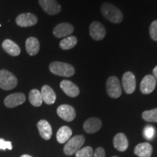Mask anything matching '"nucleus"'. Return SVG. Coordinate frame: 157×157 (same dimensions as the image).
I'll use <instances>...</instances> for the list:
<instances>
[{
	"label": "nucleus",
	"instance_id": "nucleus-25",
	"mask_svg": "<svg viewBox=\"0 0 157 157\" xmlns=\"http://www.w3.org/2000/svg\"><path fill=\"white\" fill-rule=\"evenodd\" d=\"M142 118L148 122H157V108L156 109L143 111Z\"/></svg>",
	"mask_w": 157,
	"mask_h": 157
},
{
	"label": "nucleus",
	"instance_id": "nucleus-1",
	"mask_svg": "<svg viewBox=\"0 0 157 157\" xmlns=\"http://www.w3.org/2000/svg\"><path fill=\"white\" fill-rule=\"evenodd\" d=\"M101 13L105 18L113 23H120L123 20L121 11L112 4L104 3L101 6Z\"/></svg>",
	"mask_w": 157,
	"mask_h": 157
},
{
	"label": "nucleus",
	"instance_id": "nucleus-8",
	"mask_svg": "<svg viewBox=\"0 0 157 157\" xmlns=\"http://www.w3.org/2000/svg\"><path fill=\"white\" fill-rule=\"evenodd\" d=\"M122 86L127 94H132L136 88V79L134 74L131 71H127L122 76Z\"/></svg>",
	"mask_w": 157,
	"mask_h": 157
},
{
	"label": "nucleus",
	"instance_id": "nucleus-6",
	"mask_svg": "<svg viewBox=\"0 0 157 157\" xmlns=\"http://www.w3.org/2000/svg\"><path fill=\"white\" fill-rule=\"evenodd\" d=\"M39 4L48 15H55L61 12V6L56 0H39Z\"/></svg>",
	"mask_w": 157,
	"mask_h": 157
},
{
	"label": "nucleus",
	"instance_id": "nucleus-32",
	"mask_svg": "<svg viewBox=\"0 0 157 157\" xmlns=\"http://www.w3.org/2000/svg\"><path fill=\"white\" fill-rule=\"evenodd\" d=\"M21 157H32L30 155H28V154H24V155H22Z\"/></svg>",
	"mask_w": 157,
	"mask_h": 157
},
{
	"label": "nucleus",
	"instance_id": "nucleus-22",
	"mask_svg": "<svg viewBox=\"0 0 157 157\" xmlns=\"http://www.w3.org/2000/svg\"><path fill=\"white\" fill-rule=\"evenodd\" d=\"M72 135V130L69 127L63 126L58 129L57 132V140L60 143H66Z\"/></svg>",
	"mask_w": 157,
	"mask_h": 157
},
{
	"label": "nucleus",
	"instance_id": "nucleus-11",
	"mask_svg": "<svg viewBox=\"0 0 157 157\" xmlns=\"http://www.w3.org/2000/svg\"><path fill=\"white\" fill-rule=\"evenodd\" d=\"M25 101V96L23 93H17L11 94L5 98L4 103L5 106L10 109L17 107L18 105H22Z\"/></svg>",
	"mask_w": 157,
	"mask_h": 157
},
{
	"label": "nucleus",
	"instance_id": "nucleus-2",
	"mask_svg": "<svg viewBox=\"0 0 157 157\" xmlns=\"http://www.w3.org/2000/svg\"><path fill=\"white\" fill-rule=\"evenodd\" d=\"M49 68L51 73L59 76H63V77H71L75 74V69L74 66L63 62H52L50 64Z\"/></svg>",
	"mask_w": 157,
	"mask_h": 157
},
{
	"label": "nucleus",
	"instance_id": "nucleus-9",
	"mask_svg": "<svg viewBox=\"0 0 157 157\" xmlns=\"http://www.w3.org/2000/svg\"><path fill=\"white\" fill-rule=\"evenodd\" d=\"M90 34L94 40L101 41L105 36L106 31L101 23L94 21L90 25Z\"/></svg>",
	"mask_w": 157,
	"mask_h": 157
},
{
	"label": "nucleus",
	"instance_id": "nucleus-3",
	"mask_svg": "<svg viewBox=\"0 0 157 157\" xmlns=\"http://www.w3.org/2000/svg\"><path fill=\"white\" fill-rule=\"evenodd\" d=\"M17 85V78L6 69L0 70V88L4 90L14 89Z\"/></svg>",
	"mask_w": 157,
	"mask_h": 157
},
{
	"label": "nucleus",
	"instance_id": "nucleus-15",
	"mask_svg": "<svg viewBox=\"0 0 157 157\" xmlns=\"http://www.w3.org/2000/svg\"><path fill=\"white\" fill-rule=\"evenodd\" d=\"M102 127L101 119L98 118L92 117L87 119L83 125V128L86 132L90 134H93L98 132Z\"/></svg>",
	"mask_w": 157,
	"mask_h": 157
},
{
	"label": "nucleus",
	"instance_id": "nucleus-26",
	"mask_svg": "<svg viewBox=\"0 0 157 157\" xmlns=\"http://www.w3.org/2000/svg\"><path fill=\"white\" fill-rule=\"evenodd\" d=\"M93 149L90 146L84 147L80 148L78 151L75 153L76 157H93Z\"/></svg>",
	"mask_w": 157,
	"mask_h": 157
},
{
	"label": "nucleus",
	"instance_id": "nucleus-21",
	"mask_svg": "<svg viewBox=\"0 0 157 157\" xmlns=\"http://www.w3.org/2000/svg\"><path fill=\"white\" fill-rule=\"evenodd\" d=\"M40 44L39 40L35 37H29L25 41V50L31 56H34L39 52Z\"/></svg>",
	"mask_w": 157,
	"mask_h": 157
},
{
	"label": "nucleus",
	"instance_id": "nucleus-23",
	"mask_svg": "<svg viewBox=\"0 0 157 157\" xmlns=\"http://www.w3.org/2000/svg\"><path fill=\"white\" fill-rule=\"evenodd\" d=\"M29 102L32 105L35 107H39L42 105L43 100L42 97V94L39 90L36 89L31 90L29 95Z\"/></svg>",
	"mask_w": 157,
	"mask_h": 157
},
{
	"label": "nucleus",
	"instance_id": "nucleus-30",
	"mask_svg": "<svg viewBox=\"0 0 157 157\" xmlns=\"http://www.w3.org/2000/svg\"><path fill=\"white\" fill-rule=\"evenodd\" d=\"M93 157H105V150L102 147H98L94 152Z\"/></svg>",
	"mask_w": 157,
	"mask_h": 157
},
{
	"label": "nucleus",
	"instance_id": "nucleus-31",
	"mask_svg": "<svg viewBox=\"0 0 157 157\" xmlns=\"http://www.w3.org/2000/svg\"><path fill=\"white\" fill-rule=\"evenodd\" d=\"M153 74H154V76L157 79V66H155V68L153 70Z\"/></svg>",
	"mask_w": 157,
	"mask_h": 157
},
{
	"label": "nucleus",
	"instance_id": "nucleus-24",
	"mask_svg": "<svg viewBox=\"0 0 157 157\" xmlns=\"http://www.w3.org/2000/svg\"><path fill=\"white\" fill-rule=\"evenodd\" d=\"M77 42L78 40L76 36H68L67 37H65V39L60 41L59 46L62 50H68L74 48L77 44Z\"/></svg>",
	"mask_w": 157,
	"mask_h": 157
},
{
	"label": "nucleus",
	"instance_id": "nucleus-4",
	"mask_svg": "<svg viewBox=\"0 0 157 157\" xmlns=\"http://www.w3.org/2000/svg\"><path fill=\"white\" fill-rule=\"evenodd\" d=\"M84 143V137L83 135H76L69 139L66 143L63 148V151L65 154L70 155L74 154L78 151Z\"/></svg>",
	"mask_w": 157,
	"mask_h": 157
},
{
	"label": "nucleus",
	"instance_id": "nucleus-19",
	"mask_svg": "<svg viewBox=\"0 0 157 157\" xmlns=\"http://www.w3.org/2000/svg\"><path fill=\"white\" fill-rule=\"evenodd\" d=\"M41 94L43 101L48 105H52L56 101V94L49 85H44L42 87Z\"/></svg>",
	"mask_w": 157,
	"mask_h": 157
},
{
	"label": "nucleus",
	"instance_id": "nucleus-14",
	"mask_svg": "<svg viewBox=\"0 0 157 157\" xmlns=\"http://www.w3.org/2000/svg\"><path fill=\"white\" fill-rule=\"evenodd\" d=\"M60 87L66 95L71 98H75L79 95V88L72 82L68 80H63L60 82Z\"/></svg>",
	"mask_w": 157,
	"mask_h": 157
},
{
	"label": "nucleus",
	"instance_id": "nucleus-20",
	"mask_svg": "<svg viewBox=\"0 0 157 157\" xmlns=\"http://www.w3.org/2000/svg\"><path fill=\"white\" fill-rule=\"evenodd\" d=\"M3 50L11 56H17L21 54V48L11 39H5L2 43Z\"/></svg>",
	"mask_w": 157,
	"mask_h": 157
},
{
	"label": "nucleus",
	"instance_id": "nucleus-10",
	"mask_svg": "<svg viewBox=\"0 0 157 157\" xmlns=\"http://www.w3.org/2000/svg\"><path fill=\"white\" fill-rule=\"evenodd\" d=\"M58 115L66 121H73L76 117V111L71 105L63 104L57 109Z\"/></svg>",
	"mask_w": 157,
	"mask_h": 157
},
{
	"label": "nucleus",
	"instance_id": "nucleus-16",
	"mask_svg": "<svg viewBox=\"0 0 157 157\" xmlns=\"http://www.w3.org/2000/svg\"><path fill=\"white\" fill-rule=\"evenodd\" d=\"M37 128H38L39 135L44 140H50L52 135V129L50 124L47 120L42 119L37 123Z\"/></svg>",
	"mask_w": 157,
	"mask_h": 157
},
{
	"label": "nucleus",
	"instance_id": "nucleus-27",
	"mask_svg": "<svg viewBox=\"0 0 157 157\" xmlns=\"http://www.w3.org/2000/svg\"><path fill=\"white\" fill-rule=\"evenodd\" d=\"M143 135L144 137L148 140H151L155 135V129L151 125H147L143 129Z\"/></svg>",
	"mask_w": 157,
	"mask_h": 157
},
{
	"label": "nucleus",
	"instance_id": "nucleus-17",
	"mask_svg": "<svg viewBox=\"0 0 157 157\" xmlns=\"http://www.w3.org/2000/svg\"><path fill=\"white\" fill-rule=\"evenodd\" d=\"M113 143L114 148L119 151H125L129 146V142L124 133H118L113 137Z\"/></svg>",
	"mask_w": 157,
	"mask_h": 157
},
{
	"label": "nucleus",
	"instance_id": "nucleus-18",
	"mask_svg": "<svg viewBox=\"0 0 157 157\" xmlns=\"http://www.w3.org/2000/svg\"><path fill=\"white\" fill-rule=\"evenodd\" d=\"M134 153L138 157H151L153 153L152 146L148 143H142L135 146Z\"/></svg>",
	"mask_w": 157,
	"mask_h": 157
},
{
	"label": "nucleus",
	"instance_id": "nucleus-13",
	"mask_svg": "<svg viewBox=\"0 0 157 157\" xmlns=\"http://www.w3.org/2000/svg\"><path fill=\"white\" fill-rule=\"evenodd\" d=\"M74 29L71 24L68 23H59L53 29V34L57 38H63L70 36L74 32Z\"/></svg>",
	"mask_w": 157,
	"mask_h": 157
},
{
	"label": "nucleus",
	"instance_id": "nucleus-29",
	"mask_svg": "<svg viewBox=\"0 0 157 157\" xmlns=\"http://www.w3.org/2000/svg\"><path fill=\"white\" fill-rule=\"evenodd\" d=\"M12 150L13 149V145L10 141H7L3 140L2 138H0V150Z\"/></svg>",
	"mask_w": 157,
	"mask_h": 157
},
{
	"label": "nucleus",
	"instance_id": "nucleus-7",
	"mask_svg": "<svg viewBox=\"0 0 157 157\" xmlns=\"http://www.w3.org/2000/svg\"><path fill=\"white\" fill-rule=\"evenodd\" d=\"M15 22L20 27H30L36 24L38 22V18L33 13H22L17 15L15 19Z\"/></svg>",
	"mask_w": 157,
	"mask_h": 157
},
{
	"label": "nucleus",
	"instance_id": "nucleus-28",
	"mask_svg": "<svg viewBox=\"0 0 157 157\" xmlns=\"http://www.w3.org/2000/svg\"><path fill=\"white\" fill-rule=\"evenodd\" d=\"M149 33H150L151 38L154 41L157 42V21H154L151 23L149 28Z\"/></svg>",
	"mask_w": 157,
	"mask_h": 157
},
{
	"label": "nucleus",
	"instance_id": "nucleus-33",
	"mask_svg": "<svg viewBox=\"0 0 157 157\" xmlns=\"http://www.w3.org/2000/svg\"><path fill=\"white\" fill-rule=\"evenodd\" d=\"M112 157H117V156H112Z\"/></svg>",
	"mask_w": 157,
	"mask_h": 157
},
{
	"label": "nucleus",
	"instance_id": "nucleus-5",
	"mask_svg": "<svg viewBox=\"0 0 157 157\" xmlns=\"http://www.w3.org/2000/svg\"><path fill=\"white\" fill-rule=\"evenodd\" d=\"M106 91L108 95L112 98H119L121 95L120 82L117 76H111L107 79Z\"/></svg>",
	"mask_w": 157,
	"mask_h": 157
},
{
	"label": "nucleus",
	"instance_id": "nucleus-12",
	"mask_svg": "<svg viewBox=\"0 0 157 157\" xmlns=\"http://www.w3.org/2000/svg\"><path fill=\"white\" fill-rule=\"evenodd\" d=\"M156 85V79L153 75L148 74L144 76L140 82V88L141 92L145 95L151 94L155 90Z\"/></svg>",
	"mask_w": 157,
	"mask_h": 157
}]
</instances>
